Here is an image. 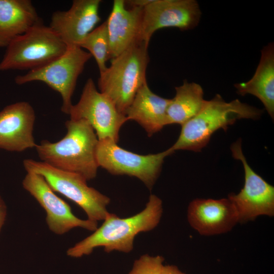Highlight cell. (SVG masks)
Instances as JSON below:
<instances>
[{
	"label": "cell",
	"mask_w": 274,
	"mask_h": 274,
	"mask_svg": "<svg viewBox=\"0 0 274 274\" xmlns=\"http://www.w3.org/2000/svg\"><path fill=\"white\" fill-rule=\"evenodd\" d=\"M163 213L162 201L151 194L145 208L139 213L122 218L109 213L99 227L89 236L69 248L68 256L79 258L90 254L94 249L103 247L107 253L116 251L129 253L133 249L135 237L157 226Z\"/></svg>",
	"instance_id": "6da1fadb"
},
{
	"label": "cell",
	"mask_w": 274,
	"mask_h": 274,
	"mask_svg": "<svg viewBox=\"0 0 274 274\" xmlns=\"http://www.w3.org/2000/svg\"><path fill=\"white\" fill-rule=\"evenodd\" d=\"M67 132L60 140L42 141L36 148L42 162L65 172L78 174L87 181L95 178L99 167L96 159L98 142L92 126L84 119L66 121Z\"/></svg>",
	"instance_id": "7a4b0ae2"
},
{
	"label": "cell",
	"mask_w": 274,
	"mask_h": 274,
	"mask_svg": "<svg viewBox=\"0 0 274 274\" xmlns=\"http://www.w3.org/2000/svg\"><path fill=\"white\" fill-rule=\"evenodd\" d=\"M262 112L238 99L226 102L220 94H216L212 99L206 100L196 116L181 125L178 139L169 148L174 152L179 150L199 152L217 130H226L239 119H258Z\"/></svg>",
	"instance_id": "3957f363"
},
{
	"label": "cell",
	"mask_w": 274,
	"mask_h": 274,
	"mask_svg": "<svg viewBox=\"0 0 274 274\" xmlns=\"http://www.w3.org/2000/svg\"><path fill=\"white\" fill-rule=\"evenodd\" d=\"M148 46L144 42L135 43L112 59L110 66L99 73V91L109 97L124 115L138 91L147 82Z\"/></svg>",
	"instance_id": "277c9868"
},
{
	"label": "cell",
	"mask_w": 274,
	"mask_h": 274,
	"mask_svg": "<svg viewBox=\"0 0 274 274\" xmlns=\"http://www.w3.org/2000/svg\"><path fill=\"white\" fill-rule=\"evenodd\" d=\"M67 49L59 37L41 19L6 47L0 71L39 68L63 55Z\"/></svg>",
	"instance_id": "5b68a950"
},
{
	"label": "cell",
	"mask_w": 274,
	"mask_h": 274,
	"mask_svg": "<svg viewBox=\"0 0 274 274\" xmlns=\"http://www.w3.org/2000/svg\"><path fill=\"white\" fill-rule=\"evenodd\" d=\"M23 164L27 172L40 175L54 192L63 195L81 208L87 219L97 222L104 220L109 213L107 207L110 198L89 187L87 181L81 176L31 159L24 160Z\"/></svg>",
	"instance_id": "8992f818"
},
{
	"label": "cell",
	"mask_w": 274,
	"mask_h": 274,
	"mask_svg": "<svg viewBox=\"0 0 274 274\" xmlns=\"http://www.w3.org/2000/svg\"><path fill=\"white\" fill-rule=\"evenodd\" d=\"M91 57L88 52L79 47L67 48L63 55L51 62L24 75H18L15 82L18 85L33 81L44 83L60 93L62 100L61 111L69 114L78 78Z\"/></svg>",
	"instance_id": "52a82bcc"
},
{
	"label": "cell",
	"mask_w": 274,
	"mask_h": 274,
	"mask_svg": "<svg viewBox=\"0 0 274 274\" xmlns=\"http://www.w3.org/2000/svg\"><path fill=\"white\" fill-rule=\"evenodd\" d=\"M112 140L98 141L96 159L99 166L114 175H127L141 180L151 189L164 158L174 153L170 148L156 154L140 155L126 150Z\"/></svg>",
	"instance_id": "ba28073f"
},
{
	"label": "cell",
	"mask_w": 274,
	"mask_h": 274,
	"mask_svg": "<svg viewBox=\"0 0 274 274\" xmlns=\"http://www.w3.org/2000/svg\"><path fill=\"white\" fill-rule=\"evenodd\" d=\"M68 115L71 119L87 121L98 141L110 139L116 143L121 127L128 121L112 100L97 90L91 78L87 79L79 101L73 105Z\"/></svg>",
	"instance_id": "9c48e42d"
},
{
	"label": "cell",
	"mask_w": 274,
	"mask_h": 274,
	"mask_svg": "<svg viewBox=\"0 0 274 274\" xmlns=\"http://www.w3.org/2000/svg\"><path fill=\"white\" fill-rule=\"evenodd\" d=\"M232 156L241 160L245 174L243 188L228 198L236 211L238 223L255 219L260 216H274V187L256 173L248 163L242 149L241 141L231 146Z\"/></svg>",
	"instance_id": "30bf717a"
},
{
	"label": "cell",
	"mask_w": 274,
	"mask_h": 274,
	"mask_svg": "<svg viewBox=\"0 0 274 274\" xmlns=\"http://www.w3.org/2000/svg\"><path fill=\"white\" fill-rule=\"evenodd\" d=\"M201 15L195 0H152L143 8L140 41L149 44L154 33L161 28L192 29L198 24Z\"/></svg>",
	"instance_id": "8fae6325"
},
{
	"label": "cell",
	"mask_w": 274,
	"mask_h": 274,
	"mask_svg": "<svg viewBox=\"0 0 274 274\" xmlns=\"http://www.w3.org/2000/svg\"><path fill=\"white\" fill-rule=\"evenodd\" d=\"M22 186L45 210L47 224L53 232L61 235L76 227L92 231L97 229V222L77 217L70 206L55 194L40 175L27 172Z\"/></svg>",
	"instance_id": "7c38bea8"
},
{
	"label": "cell",
	"mask_w": 274,
	"mask_h": 274,
	"mask_svg": "<svg viewBox=\"0 0 274 274\" xmlns=\"http://www.w3.org/2000/svg\"><path fill=\"white\" fill-rule=\"evenodd\" d=\"M100 0H74L66 11H56L49 27L67 48L79 47L84 38L99 23Z\"/></svg>",
	"instance_id": "4fadbf2b"
},
{
	"label": "cell",
	"mask_w": 274,
	"mask_h": 274,
	"mask_svg": "<svg viewBox=\"0 0 274 274\" xmlns=\"http://www.w3.org/2000/svg\"><path fill=\"white\" fill-rule=\"evenodd\" d=\"M187 217L191 227L206 236L226 233L238 223L235 208L228 197L194 199L189 204Z\"/></svg>",
	"instance_id": "5bb4252c"
},
{
	"label": "cell",
	"mask_w": 274,
	"mask_h": 274,
	"mask_svg": "<svg viewBox=\"0 0 274 274\" xmlns=\"http://www.w3.org/2000/svg\"><path fill=\"white\" fill-rule=\"evenodd\" d=\"M35 112L28 102L9 105L0 111V148L22 152L36 147L33 136Z\"/></svg>",
	"instance_id": "9a60e30c"
},
{
	"label": "cell",
	"mask_w": 274,
	"mask_h": 274,
	"mask_svg": "<svg viewBox=\"0 0 274 274\" xmlns=\"http://www.w3.org/2000/svg\"><path fill=\"white\" fill-rule=\"evenodd\" d=\"M144 8L128 7L124 0H114L106 20L109 59H113L140 41Z\"/></svg>",
	"instance_id": "2e32d148"
},
{
	"label": "cell",
	"mask_w": 274,
	"mask_h": 274,
	"mask_svg": "<svg viewBox=\"0 0 274 274\" xmlns=\"http://www.w3.org/2000/svg\"><path fill=\"white\" fill-rule=\"evenodd\" d=\"M170 101L153 92L146 82L138 91L125 115L128 120L138 122L151 136L167 125L166 111Z\"/></svg>",
	"instance_id": "e0dca14e"
},
{
	"label": "cell",
	"mask_w": 274,
	"mask_h": 274,
	"mask_svg": "<svg viewBox=\"0 0 274 274\" xmlns=\"http://www.w3.org/2000/svg\"><path fill=\"white\" fill-rule=\"evenodd\" d=\"M40 20L30 0H0V48H6Z\"/></svg>",
	"instance_id": "ac0fdd59"
},
{
	"label": "cell",
	"mask_w": 274,
	"mask_h": 274,
	"mask_svg": "<svg viewBox=\"0 0 274 274\" xmlns=\"http://www.w3.org/2000/svg\"><path fill=\"white\" fill-rule=\"evenodd\" d=\"M236 92L252 94L263 104L267 112L274 117V44L269 43L261 50L259 63L252 78L246 82L236 83Z\"/></svg>",
	"instance_id": "d6986e66"
},
{
	"label": "cell",
	"mask_w": 274,
	"mask_h": 274,
	"mask_svg": "<svg viewBox=\"0 0 274 274\" xmlns=\"http://www.w3.org/2000/svg\"><path fill=\"white\" fill-rule=\"evenodd\" d=\"M175 90L176 95L170 99L167 108V125H182L197 115L206 100L203 98L202 87L194 82L185 80Z\"/></svg>",
	"instance_id": "ffe728a7"
},
{
	"label": "cell",
	"mask_w": 274,
	"mask_h": 274,
	"mask_svg": "<svg viewBox=\"0 0 274 274\" xmlns=\"http://www.w3.org/2000/svg\"><path fill=\"white\" fill-rule=\"evenodd\" d=\"M79 47L88 50L97 63L99 73L107 68L109 59V41L107 21L95 28L84 38Z\"/></svg>",
	"instance_id": "44dd1931"
},
{
	"label": "cell",
	"mask_w": 274,
	"mask_h": 274,
	"mask_svg": "<svg viewBox=\"0 0 274 274\" xmlns=\"http://www.w3.org/2000/svg\"><path fill=\"white\" fill-rule=\"evenodd\" d=\"M163 261V257L159 255H142L134 261L128 274H160Z\"/></svg>",
	"instance_id": "7402d4cb"
},
{
	"label": "cell",
	"mask_w": 274,
	"mask_h": 274,
	"mask_svg": "<svg viewBox=\"0 0 274 274\" xmlns=\"http://www.w3.org/2000/svg\"><path fill=\"white\" fill-rule=\"evenodd\" d=\"M152 0H127L124 1L125 4L129 7L144 8L149 4Z\"/></svg>",
	"instance_id": "603a6c76"
},
{
	"label": "cell",
	"mask_w": 274,
	"mask_h": 274,
	"mask_svg": "<svg viewBox=\"0 0 274 274\" xmlns=\"http://www.w3.org/2000/svg\"><path fill=\"white\" fill-rule=\"evenodd\" d=\"M160 274H185L176 266L173 265H163Z\"/></svg>",
	"instance_id": "cb8c5ba5"
},
{
	"label": "cell",
	"mask_w": 274,
	"mask_h": 274,
	"mask_svg": "<svg viewBox=\"0 0 274 274\" xmlns=\"http://www.w3.org/2000/svg\"><path fill=\"white\" fill-rule=\"evenodd\" d=\"M7 215V209L6 204L0 196V231L5 222Z\"/></svg>",
	"instance_id": "d4e9b609"
}]
</instances>
